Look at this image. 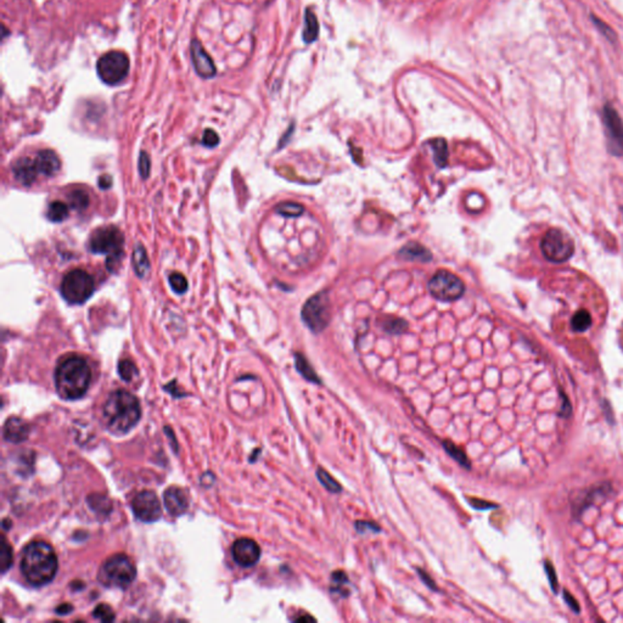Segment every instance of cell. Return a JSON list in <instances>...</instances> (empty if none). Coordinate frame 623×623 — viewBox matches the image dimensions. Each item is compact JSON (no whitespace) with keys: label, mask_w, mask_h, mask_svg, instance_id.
<instances>
[{"label":"cell","mask_w":623,"mask_h":623,"mask_svg":"<svg viewBox=\"0 0 623 623\" xmlns=\"http://www.w3.org/2000/svg\"><path fill=\"white\" fill-rule=\"evenodd\" d=\"M142 417V407L137 397L126 390H116L106 398L102 420L110 433L122 436L129 433Z\"/></svg>","instance_id":"obj_1"},{"label":"cell","mask_w":623,"mask_h":623,"mask_svg":"<svg viewBox=\"0 0 623 623\" xmlns=\"http://www.w3.org/2000/svg\"><path fill=\"white\" fill-rule=\"evenodd\" d=\"M21 572L25 580L33 587L48 584L58 572V558L52 545L43 540H34L23 549Z\"/></svg>","instance_id":"obj_2"},{"label":"cell","mask_w":623,"mask_h":623,"mask_svg":"<svg viewBox=\"0 0 623 623\" xmlns=\"http://www.w3.org/2000/svg\"><path fill=\"white\" fill-rule=\"evenodd\" d=\"M91 381V370L87 360L71 354L60 360L55 370V386L61 398L74 401L85 396Z\"/></svg>","instance_id":"obj_3"},{"label":"cell","mask_w":623,"mask_h":623,"mask_svg":"<svg viewBox=\"0 0 623 623\" xmlns=\"http://www.w3.org/2000/svg\"><path fill=\"white\" fill-rule=\"evenodd\" d=\"M124 238L118 228L110 226L96 229L90 235L89 248L93 254H106V267L110 272H115L123 257Z\"/></svg>","instance_id":"obj_4"},{"label":"cell","mask_w":623,"mask_h":623,"mask_svg":"<svg viewBox=\"0 0 623 623\" xmlns=\"http://www.w3.org/2000/svg\"><path fill=\"white\" fill-rule=\"evenodd\" d=\"M137 570L132 560L123 554L112 555L99 571V581L109 588L126 589L135 580Z\"/></svg>","instance_id":"obj_5"},{"label":"cell","mask_w":623,"mask_h":623,"mask_svg":"<svg viewBox=\"0 0 623 623\" xmlns=\"http://www.w3.org/2000/svg\"><path fill=\"white\" fill-rule=\"evenodd\" d=\"M302 322L312 333L319 334L328 328L331 320V301L327 291L309 297L301 311Z\"/></svg>","instance_id":"obj_6"},{"label":"cell","mask_w":623,"mask_h":623,"mask_svg":"<svg viewBox=\"0 0 623 623\" xmlns=\"http://www.w3.org/2000/svg\"><path fill=\"white\" fill-rule=\"evenodd\" d=\"M96 290L91 275L83 270H74L65 275L60 292L69 305H82L88 301Z\"/></svg>","instance_id":"obj_7"},{"label":"cell","mask_w":623,"mask_h":623,"mask_svg":"<svg viewBox=\"0 0 623 623\" xmlns=\"http://www.w3.org/2000/svg\"><path fill=\"white\" fill-rule=\"evenodd\" d=\"M544 257L553 263H562L572 257L575 243L567 232L561 229H549L540 241Z\"/></svg>","instance_id":"obj_8"},{"label":"cell","mask_w":623,"mask_h":623,"mask_svg":"<svg viewBox=\"0 0 623 623\" xmlns=\"http://www.w3.org/2000/svg\"><path fill=\"white\" fill-rule=\"evenodd\" d=\"M129 67L131 63L127 55L118 50L104 54L96 64V71L100 80L107 85H120L126 80Z\"/></svg>","instance_id":"obj_9"},{"label":"cell","mask_w":623,"mask_h":623,"mask_svg":"<svg viewBox=\"0 0 623 623\" xmlns=\"http://www.w3.org/2000/svg\"><path fill=\"white\" fill-rule=\"evenodd\" d=\"M430 294L439 301L453 302L464 295V283L448 270H439L428 281Z\"/></svg>","instance_id":"obj_10"},{"label":"cell","mask_w":623,"mask_h":623,"mask_svg":"<svg viewBox=\"0 0 623 623\" xmlns=\"http://www.w3.org/2000/svg\"><path fill=\"white\" fill-rule=\"evenodd\" d=\"M132 509L134 515L143 523H155L162 515L159 498L153 491H142L133 498Z\"/></svg>","instance_id":"obj_11"},{"label":"cell","mask_w":623,"mask_h":623,"mask_svg":"<svg viewBox=\"0 0 623 623\" xmlns=\"http://www.w3.org/2000/svg\"><path fill=\"white\" fill-rule=\"evenodd\" d=\"M604 121L610 153L615 156H623V123L617 112L606 106L604 110Z\"/></svg>","instance_id":"obj_12"},{"label":"cell","mask_w":623,"mask_h":623,"mask_svg":"<svg viewBox=\"0 0 623 623\" xmlns=\"http://www.w3.org/2000/svg\"><path fill=\"white\" fill-rule=\"evenodd\" d=\"M613 486L610 482H602L599 485L591 487L589 490L583 492L582 496H578L572 503V514L573 518H581L582 514L586 512L588 507L594 505L597 501H602L609 494H611Z\"/></svg>","instance_id":"obj_13"},{"label":"cell","mask_w":623,"mask_h":623,"mask_svg":"<svg viewBox=\"0 0 623 623\" xmlns=\"http://www.w3.org/2000/svg\"><path fill=\"white\" fill-rule=\"evenodd\" d=\"M232 555L238 565L251 567L259 562L261 548L254 539L239 538L232 544Z\"/></svg>","instance_id":"obj_14"},{"label":"cell","mask_w":623,"mask_h":623,"mask_svg":"<svg viewBox=\"0 0 623 623\" xmlns=\"http://www.w3.org/2000/svg\"><path fill=\"white\" fill-rule=\"evenodd\" d=\"M190 54L191 61L195 67L196 74L206 80H210L216 76V66L213 64L211 56L208 55L197 39H193V42H191Z\"/></svg>","instance_id":"obj_15"},{"label":"cell","mask_w":623,"mask_h":623,"mask_svg":"<svg viewBox=\"0 0 623 623\" xmlns=\"http://www.w3.org/2000/svg\"><path fill=\"white\" fill-rule=\"evenodd\" d=\"M164 505L167 512L173 516L183 515L189 507V496L179 487H169L164 494Z\"/></svg>","instance_id":"obj_16"},{"label":"cell","mask_w":623,"mask_h":623,"mask_svg":"<svg viewBox=\"0 0 623 623\" xmlns=\"http://www.w3.org/2000/svg\"><path fill=\"white\" fill-rule=\"evenodd\" d=\"M11 169H12V175L15 177V179L25 186L32 185L39 175L36 159H31V157H22V159L17 160V162L12 164Z\"/></svg>","instance_id":"obj_17"},{"label":"cell","mask_w":623,"mask_h":623,"mask_svg":"<svg viewBox=\"0 0 623 623\" xmlns=\"http://www.w3.org/2000/svg\"><path fill=\"white\" fill-rule=\"evenodd\" d=\"M400 259L408 261V262H422V263H428L433 261V254L428 251V248L423 246L422 243H408L398 251Z\"/></svg>","instance_id":"obj_18"},{"label":"cell","mask_w":623,"mask_h":623,"mask_svg":"<svg viewBox=\"0 0 623 623\" xmlns=\"http://www.w3.org/2000/svg\"><path fill=\"white\" fill-rule=\"evenodd\" d=\"M36 162H37L39 175H45V177H54L61 168V162L58 160V155L52 150L39 151L36 156Z\"/></svg>","instance_id":"obj_19"},{"label":"cell","mask_w":623,"mask_h":623,"mask_svg":"<svg viewBox=\"0 0 623 623\" xmlns=\"http://www.w3.org/2000/svg\"><path fill=\"white\" fill-rule=\"evenodd\" d=\"M28 433H30V430H28L27 424L19 417H11L6 422V426H4V437L6 441L12 442V444H20V442L26 441Z\"/></svg>","instance_id":"obj_20"},{"label":"cell","mask_w":623,"mask_h":623,"mask_svg":"<svg viewBox=\"0 0 623 623\" xmlns=\"http://www.w3.org/2000/svg\"><path fill=\"white\" fill-rule=\"evenodd\" d=\"M319 22H318L317 15L313 12L312 9H306L305 12V26H303V42L307 44H312L316 42L319 37Z\"/></svg>","instance_id":"obj_21"},{"label":"cell","mask_w":623,"mask_h":623,"mask_svg":"<svg viewBox=\"0 0 623 623\" xmlns=\"http://www.w3.org/2000/svg\"><path fill=\"white\" fill-rule=\"evenodd\" d=\"M380 328L389 335H402L408 330V322L402 318L384 316L380 318Z\"/></svg>","instance_id":"obj_22"},{"label":"cell","mask_w":623,"mask_h":623,"mask_svg":"<svg viewBox=\"0 0 623 623\" xmlns=\"http://www.w3.org/2000/svg\"><path fill=\"white\" fill-rule=\"evenodd\" d=\"M295 367L297 371H298L307 381H309L312 384H318V385L322 384L320 378L318 376L316 370H314V368H313L311 363H309V360H307L303 354H295Z\"/></svg>","instance_id":"obj_23"},{"label":"cell","mask_w":623,"mask_h":623,"mask_svg":"<svg viewBox=\"0 0 623 623\" xmlns=\"http://www.w3.org/2000/svg\"><path fill=\"white\" fill-rule=\"evenodd\" d=\"M133 268L139 278H144L150 270V261L148 254L142 245H138L133 251Z\"/></svg>","instance_id":"obj_24"},{"label":"cell","mask_w":623,"mask_h":623,"mask_svg":"<svg viewBox=\"0 0 623 623\" xmlns=\"http://www.w3.org/2000/svg\"><path fill=\"white\" fill-rule=\"evenodd\" d=\"M349 587H351V582L347 573L345 571H334L331 575V591L341 598H346L351 593Z\"/></svg>","instance_id":"obj_25"},{"label":"cell","mask_w":623,"mask_h":623,"mask_svg":"<svg viewBox=\"0 0 623 623\" xmlns=\"http://www.w3.org/2000/svg\"><path fill=\"white\" fill-rule=\"evenodd\" d=\"M433 149V157L435 162L439 166V168H444L448 164V146L447 142L442 138L433 139L430 142Z\"/></svg>","instance_id":"obj_26"},{"label":"cell","mask_w":623,"mask_h":623,"mask_svg":"<svg viewBox=\"0 0 623 623\" xmlns=\"http://www.w3.org/2000/svg\"><path fill=\"white\" fill-rule=\"evenodd\" d=\"M69 206L61 202V201H54L48 207L47 217L49 221L54 223L64 222L65 219L69 217Z\"/></svg>","instance_id":"obj_27"},{"label":"cell","mask_w":623,"mask_h":623,"mask_svg":"<svg viewBox=\"0 0 623 623\" xmlns=\"http://www.w3.org/2000/svg\"><path fill=\"white\" fill-rule=\"evenodd\" d=\"M444 448L446 449L447 455H450L453 459L458 463V464L461 465L465 469H470L471 463L468 455L465 453L463 449L459 448L457 444L450 442V441H444Z\"/></svg>","instance_id":"obj_28"},{"label":"cell","mask_w":623,"mask_h":623,"mask_svg":"<svg viewBox=\"0 0 623 623\" xmlns=\"http://www.w3.org/2000/svg\"><path fill=\"white\" fill-rule=\"evenodd\" d=\"M317 477L320 481L324 488L327 491L330 492V493H341L342 492V486L338 483V481L334 479L333 476L329 474L328 471L324 470L322 468H319L317 470Z\"/></svg>","instance_id":"obj_29"},{"label":"cell","mask_w":623,"mask_h":623,"mask_svg":"<svg viewBox=\"0 0 623 623\" xmlns=\"http://www.w3.org/2000/svg\"><path fill=\"white\" fill-rule=\"evenodd\" d=\"M69 202L76 211H85L89 206V195L85 190H74L69 194Z\"/></svg>","instance_id":"obj_30"},{"label":"cell","mask_w":623,"mask_h":623,"mask_svg":"<svg viewBox=\"0 0 623 623\" xmlns=\"http://www.w3.org/2000/svg\"><path fill=\"white\" fill-rule=\"evenodd\" d=\"M275 211L278 212L279 215L284 217H289V218H295V217L301 216L302 213L305 212V207L297 204V202H290V201H286V202H281L278 206L275 207Z\"/></svg>","instance_id":"obj_31"},{"label":"cell","mask_w":623,"mask_h":623,"mask_svg":"<svg viewBox=\"0 0 623 623\" xmlns=\"http://www.w3.org/2000/svg\"><path fill=\"white\" fill-rule=\"evenodd\" d=\"M591 325V314L588 312L580 311L576 313L572 320H571V327L575 330L576 333H583L587 329H589Z\"/></svg>","instance_id":"obj_32"},{"label":"cell","mask_w":623,"mask_h":623,"mask_svg":"<svg viewBox=\"0 0 623 623\" xmlns=\"http://www.w3.org/2000/svg\"><path fill=\"white\" fill-rule=\"evenodd\" d=\"M118 374L122 378V380L129 382L138 375V369L135 364L132 360H123L118 363Z\"/></svg>","instance_id":"obj_33"},{"label":"cell","mask_w":623,"mask_h":623,"mask_svg":"<svg viewBox=\"0 0 623 623\" xmlns=\"http://www.w3.org/2000/svg\"><path fill=\"white\" fill-rule=\"evenodd\" d=\"M14 561V555L11 549L10 544L6 542V539H3L1 544V550H0V565H1V572L6 573V571L10 569Z\"/></svg>","instance_id":"obj_34"},{"label":"cell","mask_w":623,"mask_h":623,"mask_svg":"<svg viewBox=\"0 0 623 623\" xmlns=\"http://www.w3.org/2000/svg\"><path fill=\"white\" fill-rule=\"evenodd\" d=\"M168 283L172 290L178 295H183L188 290V280L184 275L180 274V273H173V274L169 275Z\"/></svg>","instance_id":"obj_35"},{"label":"cell","mask_w":623,"mask_h":623,"mask_svg":"<svg viewBox=\"0 0 623 623\" xmlns=\"http://www.w3.org/2000/svg\"><path fill=\"white\" fill-rule=\"evenodd\" d=\"M93 616L100 620L102 622H111L115 620V613L112 611L111 607L106 604H100L94 609L93 611Z\"/></svg>","instance_id":"obj_36"},{"label":"cell","mask_w":623,"mask_h":623,"mask_svg":"<svg viewBox=\"0 0 623 623\" xmlns=\"http://www.w3.org/2000/svg\"><path fill=\"white\" fill-rule=\"evenodd\" d=\"M544 570H545V573L548 576V580H549L551 591H554L555 594H558V591H559V580H558V575H556L555 567L553 566V564L550 562L549 560H545V561H544Z\"/></svg>","instance_id":"obj_37"},{"label":"cell","mask_w":623,"mask_h":623,"mask_svg":"<svg viewBox=\"0 0 623 623\" xmlns=\"http://www.w3.org/2000/svg\"><path fill=\"white\" fill-rule=\"evenodd\" d=\"M354 527L357 532L360 534H379L381 532V527L378 523L373 521H357L354 523Z\"/></svg>","instance_id":"obj_38"},{"label":"cell","mask_w":623,"mask_h":623,"mask_svg":"<svg viewBox=\"0 0 623 623\" xmlns=\"http://www.w3.org/2000/svg\"><path fill=\"white\" fill-rule=\"evenodd\" d=\"M560 397H561V408L558 415L561 417H570L572 415V404H571L570 398L567 397L565 392L560 390Z\"/></svg>","instance_id":"obj_39"},{"label":"cell","mask_w":623,"mask_h":623,"mask_svg":"<svg viewBox=\"0 0 623 623\" xmlns=\"http://www.w3.org/2000/svg\"><path fill=\"white\" fill-rule=\"evenodd\" d=\"M150 168H151L150 156L146 153H140V156H139V173L142 175V178H144V179L148 178L149 175H150Z\"/></svg>","instance_id":"obj_40"},{"label":"cell","mask_w":623,"mask_h":623,"mask_svg":"<svg viewBox=\"0 0 623 623\" xmlns=\"http://www.w3.org/2000/svg\"><path fill=\"white\" fill-rule=\"evenodd\" d=\"M202 144L207 148H216L219 144V135L212 129H206L202 135Z\"/></svg>","instance_id":"obj_41"},{"label":"cell","mask_w":623,"mask_h":623,"mask_svg":"<svg viewBox=\"0 0 623 623\" xmlns=\"http://www.w3.org/2000/svg\"><path fill=\"white\" fill-rule=\"evenodd\" d=\"M562 594H564V600H565L566 604L569 605V607H570L571 610H572V611L576 613H581V607H580V604H578V602H577V599H576V598L573 597L572 594H571L570 591H567V589H564Z\"/></svg>","instance_id":"obj_42"},{"label":"cell","mask_w":623,"mask_h":623,"mask_svg":"<svg viewBox=\"0 0 623 623\" xmlns=\"http://www.w3.org/2000/svg\"><path fill=\"white\" fill-rule=\"evenodd\" d=\"M417 572L419 573V577L423 580L424 584H426V586H428L430 589H433V591H439V588L436 586V583H435L433 578L428 576L426 571L422 570V569H417Z\"/></svg>","instance_id":"obj_43"},{"label":"cell","mask_w":623,"mask_h":623,"mask_svg":"<svg viewBox=\"0 0 623 623\" xmlns=\"http://www.w3.org/2000/svg\"><path fill=\"white\" fill-rule=\"evenodd\" d=\"M602 413H604V415L606 417L607 423L613 425V424L615 423V415H613V407H611L610 402L604 400V401L602 402Z\"/></svg>","instance_id":"obj_44"},{"label":"cell","mask_w":623,"mask_h":623,"mask_svg":"<svg viewBox=\"0 0 623 623\" xmlns=\"http://www.w3.org/2000/svg\"><path fill=\"white\" fill-rule=\"evenodd\" d=\"M471 505L475 507V509H491V507H496V505H493L491 503L485 502V501H481V499H476V498H472L469 501Z\"/></svg>","instance_id":"obj_45"},{"label":"cell","mask_w":623,"mask_h":623,"mask_svg":"<svg viewBox=\"0 0 623 623\" xmlns=\"http://www.w3.org/2000/svg\"><path fill=\"white\" fill-rule=\"evenodd\" d=\"M98 183H99V188H100V189H102V190H107V189H110L112 186V177L109 175H101Z\"/></svg>","instance_id":"obj_46"},{"label":"cell","mask_w":623,"mask_h":623,"mask_svg":"<svg viewBox=\"0 0 623 623\" xmlns=\"http://www.w3.org/2000/svg\"><path fill=\"white\" fill-rule=\"evenodd\" d=\"M74 610V607L71 606L69 604H63L61 606L56 609V613H60V615H66V613H71Z\"/></svg>","instance_id":"obj_47"},{"label":"cell","mask_w":623,"mask_h":623,"mask_svg":"<svg viewBox=\"0 0 623 623\" xmlns=\"http://www.w3.org/2000/svg\"><path fill=\"white\" fill-rule=\"evenodd\" d=\"M295 621H313V622H314L316 618L312 617L309 615H307V616H303V617H296Z\"/></svg>","instance_id":"obj_48"},{"label":"cell","mask_w":623,"mask_h":623,"mask_svg":"<svg viewBox=\"0 0 623 623\" xmlns=\"http://www.w3.org/2000/svg\"><path fill=\"white\" fill-rule=\"evenodd\" d=\"M622 215H623V210H622Z\"/></svg>","instance_id":"obj_49"}]
</instances>
